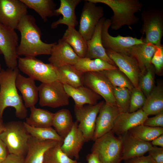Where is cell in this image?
<instances>
[{
	"mask_svg": "<svg viewBox=\"0 0 163 163\" xmlns=\"http://www.w3.org/2000/svg\"><path fill=\"white\" fill-rule=\"evenodd\" d=\"M148 116L156 115L163 111V88L160 83L154 87L146 97L141 108Z\"/></svg>",
	"mask_w": 163,
	"mask_h": 163,
	"instance_id": "cell-27",
	"label": "cell"
},
{
	"mask_svg": "<svg viewBox=\"0 0 163 163\" xmlns=\"http://www.w3.org/2000/svg\"><path fill=\"white\" fill-rule=\"evenodd\" d=\"M5 128V124L3 122L2 118H0V134L3 131Z\"/></svg>",
	"mask_w": 163,
	"mask_h": 163,
	"instance_id": "cell-49",
	"label": "cell"
},
{
	"mask_svg": "<svg viewBox=\"0 0 163 163\" xmlns=\"http://www.w3.org/2000/svg\"><path fill=\"white\" fill-rule=\"evenodd\" d=\"M151 143L153 146L163 147V134L155 138Z\"/></svg>",
	"mask_w": 163,
	"mask_h": 163,
	"instance_id": "cell-48",
	"label": "cell"
},
{
	"mask_svg": "<svg viewBox=\"0 0 163 163\" xmlns=\"http://www.w3.org/2000/svg\"><path fill=\"white\" fill-rule=\"evenodd\" d=\"M151 158L157 163H163V147L153 146L148 152Z\"/></svg>",
	"mask_w": 163,
	"mask_h": 163,
	"instance_id": "cell-43",
	"label": "cell"
},
{
	"mask_svg": "<svg viewBox=\"0 0 163 163\" xmlns=\"http://www.w3.org/2000/svg\"><path fill=\"white\" fill-rule=\"evenodd\" d=\"M17 29L20 32L21 39L17 48L18 56L35 57L39 55H50L56 42L48 43L41 39V32L34 17L27 14L20 21Z\"/></svg>",
	"mask_w": 163,
	"mask_h": 163,
	"instance_id": "cell-1",
	"label": "cell"
},
{
	"mask_svg": "<svg viewBox=\"0 0 163 163\" xmlns=\"http://www.w3.org/2000/svg\"><path fill=\"white\" fill-rule=\"evenodd\" d=\"M84 85L102 97L106 103L116 105L113 86L101 71L84 73Z\"/></svg>",
	"mask_w": 163,
	"mask_h": 163,
	"instance_id": "cell-13",
	"label": "cell"
},
{
	"mask_svg": "<svg viewBox=\"0 0 163 163\" xmlns=\"http://www.w3.org/2000/svg\"><path fill=\"white\" fill-rule=\"evenodd\" d=\"M74 66L84 73L100 72L117 68L101 59H91L86 57L80 58Z\"/></svg>",
	"mask_w": 163,
	"mask_h": 163,
	"instance_id": "cell-33",
	"label": "cell"
},
{
	"mask_svg": "<svg viewBox=\"0 0 163 163\" xmlns=\"http://www.w3.org/2000/svg\"><path fill=\"white\" fill-rule=\"evenodd\" d=\"M27 8L37 13L45 22L47 18L59 15L56 12V5L53 0H21Z\"/></svg>",
	"mask_w": 163,
	"mask_h": 163,
	"instance_id": "cell-30",
	"label": "cell"
},
{
	"mask_svg": "<svg viewBox=\"0 0 163 163\" xmlns=\"http://www.w3.org/2000/svg\"><path fill=\"white\" fill-rule=\"evenodd\" d=\"M57 69L58 80L63 85L75 88L84 85V73L77 69L74 66L65 65Z\"/></svg>",
	"mask_w": 163,
	"mask_h": 163,
	"instance_id": "cell-28",
	"label": "cell"
},
{
	"mask_svg": "<svg viewBox=\"0 0 163 163\" xmlns=\"http://www.w3.org/2000/svg\"><path fill=\"white\" fill-rule=\"evenodd\" d=\"M27 9L21 0H0V23L17 29L21 19L27 14Z\"/></svg>",
	"mask_w": 163,
	"mask_h": 163,
	"instance_id": "cell-14",
	"label": "cell"
},
{
	"mask_svg": "<svg viewBox=\"0 0 163 163\" xmlns=\"http://www.w3.org/2000/svg\"><path fill=\"white\" fill-rule=\"evenodd\" d=\"M50 55L49 61L56 68L68 65L74 66L80 58L72 47L61 39L53 46Z\"/></svg>",
	"mask_w": 163,
	"mask_h": 163,
	"instance_id": "cell-17",
	"label": "cell"
},
{
	"mask_svg": "<svg viewBox=\"0 0 163 163\" xmlns=\"http://www.w3.org/2000/svg\"><path fill=\"white\" fill-rule=\"evenodd\" d=\"M18 37L15 30L0 23V53L3 55L8 69H11L18 66Z\"/></svg>",
	"mask_w": 163,
	"mask_h": 163,
	"instance_id": "cell-10",
	"label": "cell"
},
{
	"mask_svg": "<svg viewBox=\"0 0 163 163\" xmlns=\"http://www.w3.org/2000/svg\"><path fill=\"white\" fill-rule=\"evenodd\" d=\"M75 163H82L80 162H78L77 161L76 162H75Z\"/></svg>",
	"mask_w": 163,
	"mask_h": 163,
	"instance_id": "cell-51",
	"label": "cell"
},
{
	"mask_svg": "<svg viewBox=\"0 0 163 163\" xmlns=\"http://www.w3.org/2000/svg\"><path fill=\"white\" fill-rule=\"evenodd\" d=\"M25 126L30 135L40 140H53L63 141L64 139L51 127H36L30 126L24 122Z\"/></svg>",
	"mask_w": 163,
	"mask_h": 163,
	"instance_id": "cell-35",
	"label": "cell"
},
{
	"mask_svg": "<svg viewBox=\"0 0 163 163\" xmlns=\"http://www.w3.org/2000/svg\"><path fill=\"white\" fill-rule=\"evenodd\" d=\"M110 24V19L106 18L102 28L101 41L105 49L128 55L129 49L132 46L145 43L144 38L143 37L138 39L130 36L123 37L119 34L117 37L111 36L108 32Z\"/></svg>",
	"mask_w": 163,
	"mask_h": 163,
	"instance_id": "cell-9",
	"label": "cell"
},
{
	"mask_svg": "<svg viewBox=\"0 0 163 163\" xmlns=\"http://www.w3.org/2000/svg\"><path fill=\"white\" fill-rule=\"evenodd\" d=\"M104 102L102 101L94 105L74 107L75 114L78 122V127L82 133L85 142L92 140L96 118Z\"/></svg>",
	"mask_w": 163,
	"mask_h": 163,
	"instance_id": "cell-11",
	"label": "cell"
},
{
	"mask_svg": "<svg viewBox=\"0 0 163 163\" xmlns=\"http://www.w3.org/2000/svg\"><path fill=\"white\" fill-rule=\"evenodd\" d=\"M30 115L26 119L25 122L27 124L36 127H48L52 126L54 113L35 106L30 107Z\"/></svg>",
	"mask_w": 163,
	"mask_h": 163,
	"instance_id": "cell-32",
	"label": "cell"
},
{
	"mask_svg": "<svg viewBox=\"0 0 163 163\" xmlns=\"http://www.w3.org/2000/svg\"><path fill=\"white\" fill-rule=\"evenodd\" d=\"M64 87L67 94L73 99L76 107H81L87 104L95 105L101 98L100 96L84 85L75 88L64 85Z\"/></svg>",
	"mask_w": 163,
	"mask_h": 163,
	"instance_id": "cell-26",
	"label": "cell"
},
{
	"mask_svg": "<svg viewBox=\"0 0 163 163\" xmlns=\"http://www.w3.org/2000/svg\"><path fill=\"white\" fill-rule=\"evenodd\" d=\"M8 151L6 145L0 139V163L6 159L8 155Z\"/></svg>",
	"mask_w": 163,
	"mask_h": 163,
	"instance_id": "cell-46",
	"label": "cell"
},
{
	"mask_svg": "<svg viewBox=\"0 0 163 163\" xmlns=\"http://www.w3.org/2000/svg\"><path fill=\"white\" fill-rule=\"evenodd\" d=\"M143 125L152 127H163V111L153 117H148Z\"/></svg>",
	"mask_w": 163,
	"mask_h": 163,
	"instance_id": "cell-42",
	"label": "cell"
},
{
	"mask_svg": "<svg viewBox=\"0 0 163 163\" xmlns=\"http://www.w3.org/2000/svg\"><path fill=\"white\" fill-rule=\"evenodd\" d=\"M143 21L140 32L145 34V43H151L157 46L161 43L163 35V10L150 7L143 11L141 14Z\"/></svg>",
	"mask_w": 163,
	"mask_h": 163,
	"instance_id": "cell-7",
	"label": "cell"
},
{
	"mask_svg": "<svg viewBox=\"0 0 163 163\" xmlns=\"http://www.w3.org/2000/svg\"><path fill=\"white\" fill-rule=\"evenodd\" d=\"M95 4L101 3L110 7L113 12L110 19V27L117 30L124 25L138 23L139 18L135 13L141 10L143 4L138 0H88Z\"/></svg>",
	"mask_w": 163,
	"mask_h": 163,
	"instance_id": "cell-3",
	"label": "cell"
},
{
	"mask_svg": "<svg viewBox=\"0 0 163 163\" xmlns=\"http://www.w3.org/2000/svg\"><path fill=\"white\" fill-rule=\"evenodd\" d=\"M74 122L70 111L62 109L54 113L52 126L59 136L64 139L71 130Z\"/></svg>",
	"mask_w": 163,
	"mask_h": 163,
	"instance_id": "cell-31",
	"label": "cell"
},
{
	"mask_svg": "<svg viewBox=\"0 0 163 163\" xmlns=\"http://www.w3.org/2000/svg\"><path fill=\"white\" fill-rule=\"evenodd\" d=\"M19 73L18 67L14 69H2L0 71V118H2L5 109L10 107L15 109L17 118L24 119L27 116V110L15 85L16 79Z\"/></svg>",
	"mask_w": 163,
	"mask_h": 163,
	"instance_id": "cell-2",
	"label": "cell"
},
{
	"mask_svg": "<svg viewBox=\"0 0 163 163\" xmlns=\"http://www.w3.org/2000/svg\"><path fill=\"white\" fill-rule=\"evenodd\" d=\"M82 1L81 0H60L59 7L56 11L62 17L53 22L51 28H56L61 24L66 25L68 27H75L78 24L75 14V9L77 6Z\"/></svg>",
	"mask_w": 163,
	"mask_h": 163,
	"instance_id": "cell-23",
	"label": "cell"
},
{
	"mask_svg": "<svg viewBox=\"0 0 163 163\" xmlns=\"http://www.w3.org/2000/svg\"><path fill=\"white\" fill-rule=\"evenodd\" d=\"M17 67L29 77L42 83H49L58 79L57 68L50 63H44L35 57H19Z\"/></svg>",
	"mask_w": 163,
	"mask_h": 163,
	"instance_id": "cell-6",
	"label": "cell"
},
{
	"mask_svg": "<svg viewBox=\"0 0 163 163\" xmlns=\"http://www.w3.org/2000/svg\"><path fill=\"white\" fill-rule=\"evenodd\" d=\"M107 54L116 66L130 80L134 88H138L142 73L134 59L131 56L105 49Z\"/></svg>",
	"mask_w": 163,
	"mask_h": 163,
	"instance_id": "cell-15",
	"label": "cell"
},
{
	"mask_svg": "<svg viewBox=\"0 0 163 163\" xmlns=\"http://www.w3.org/2000/svg\"><path fill=\"white\" fill-rule=\"evenodd\" d=\"M94 141L91 153L96 155L101 163H121L122 160V142L111 130Z\"/></svg>",
	"mask_w": 163,
	"mask_h": 163,
	"instance_id": "cell-5",
	"label": "cell"
},
{
	"mask_svg": "<svg viewBox=\"0 0 163 163\" xmlns=\"http://www.w3.org/2000/svg\"><path fill=\"white\" fill-rule=\"evenodd\" d=\"M86 160L88 163H101L97 155L92 153L87 155Z\"/></svg>",
	"mask_w": 163,
	"mask_h": 163,
	"instance_id": "cell-47",
	"label": "cell"
},
{
	"mask_svg": "<svg viewBox=\"0 0 163 163\" xmlns=\"http://www.w3.org/2000/svg\"><path fill=\"white\" fill-rule=\"evenodd\" d=\"M155 69L152 64L147 69L146 72L140 77L138 87L147 97L154 87V74Z\"/></svg>",
	"mask_w": 163,
	"mask_h": 163,
	"instance_id": "cell-39",
	"label": "cell"
},
{
	"mask_svg": "<svg viewBox=\"0 0 163 163\" xmlns=\"http://www.w3.org/2000/svg\"><path fill=\"white\" fill-rule=\"evenodd\" d=\"M124 161V163H157L149 155L134 157Z\"/></svg>",
	"mask_w": 163,
	"mask_h": 163,
	"instance_id": "cell-44",
	"label": "cell"
},
{
	"mask_svg": "<svg viewBox=\"0 0 163 163\" xmlns=\"http://www.w3.org/2000/svg\"><path fill=\"white\" fill-rule=\"evenodd\" d=\"M1 163H25V157L9 154L6 159Z\"/></svg>",
	"mask_w": 163,
	"mask_h": 163,
	"instance_id": "cell-45",
	"label": "cell"
},
{
	"mask_svg": "<svg viewBox=\"0 0 163 163\" xmlns=\"http://www.w3.org/2000/svg\"><path fill=\"white\" fill-rule=\"evenodd\" d=\"M62 144L48 149L45 153L43 163H75L77 161L69 158L61 150Z\"/></svg>",
	"mask_w": 163,
	"mask_h": 163,
	"instance_id": "cell-37",
	"label": "cell"
},
{
	"mask_svg": "<svg viewBox=\"0 0 163 163\" xmlns=\"http://www.w3.org/2000/svg\"><path fill=\"white\" fill-rule=\"evenodd\" d=\"M148 116L142 109L133 112L120 113L116 119L112 131L120 136L131 129L143 124Z\"/></svg>",
	"mask_w": 163,
	"mask_h": 163,
	"instance_id": "cell-18",
	"label": "cell"
},
{
	"mask_svg": "<svg viewBox=\"0 0 163 163\" xmlns=\"http://www.w3.org/2000/svg\"><path fill=\"white\" fill-rule=\"evenodd\" d=\"M34 80L26 77L20 73L17 76L15 80L16 87L21 92L24 105L26 108L35 106L39 97L38 88Z\"/></svg>",
	"mask_w": 163,
	"mask_h": 163,
	"instance_id": "cell-25",
	"label": "cell"
},
{
	"mask_svg": "<svg viewBox=\"0 0 163 163\" xmlns=\"http://www.w3.org/2000/svg\"><path fill=\"white\" fill-rule=\"evenodd\" d=\"M81 14L78 31L86 41L90 40L94 33L96 25L103 17V8L96 4L85 0Z\"/></svg>",
	"mask_w": 163,
	"mask_h": 163,
	"instance_id": "cell-12",
	"label": "cell"
},
{
	"mask_svg": "<svg viewBox=\"0 0 163 163\" xmlns=\"http://www.w3.org/2000/svg\"><path fill=\"white\" fill-rule=\"evenodd\" d=\"M101 72L113 87L126 88L131 91L134 88L128 78L118 68Z\"/></svg>",
	"mask_w": 163,
	"mask_h": 163,
	"instance_id": "cell-36",
	"label": "cell"
},
{
	"mask_svg": "<svg viewBox=\"0 0 163 163\" xmlns=\"http://www.w3.org/2000/svg\"><path fill=\"white\" fill-rule=\"evenodd\" d=\"M61 39L72 47L80 58L85 57L87 41L75 27H68Z\"/></svg>",
	"mask_w": 163,
	"mask_h": 163,
	"instance_id": "cell-29",
	"label": "cell"
},
{
	"mask_svg": "<svg viewBox=\"0 0 163 163\" xmlns=\"http://www.w3.org/2000/svg\"><path fill=\"white\" fill-rule=\"evenodd\" d=\"M38 88L39 104L41 106L56 108L69 104L70 97L65 91L64 85L58 80L42 83Z\"/></svg>",
	"mask_w": 163,
	"mask_h": 163,
	"instance_id": "cell-8",
	"label": "cell"
},
{
	"mask_svg": "<svg viewBox=\"0 0 163 163\" xmlns=\"http://www.w3.org/2000/svg\"><path fill=\"white\" fill-rule=\"evenodd\" d=\"M77 121L74 122L72 128L64 139L61 146L62 151L69 158L76 160L79 158V153L85 142L82 132L78 127Z\"/></svg>",
	"mask_w": 163,
	"mask_h": 163,
	"instance_id": "cell-21",
	"label": "cell"
},
{
	"mask_svg": "<svg viewBox=\"0 0 163 163\" xmlns=\"http://www.w3.org/2000/svg\"><path fill=\"white\" fill-rule=\"evenodd\" d=\"M120 113L117 105H111L104 102L96 118L92 140L94 141L112 130L114 122Z\"/></svg>",
	"mask_w": 163,
	"mask_h": 163,
	"instance_id": "cell-16",
	"label": "cell"
},
{
	"mask_svg": "<svg viewBox=\"0 0 163 163\" xmlns=\"http://www.w3.org/2000/svg\"><path fill=\"white\" fill-rule=\"evenodd\" d=\"M151 63L154 66L155 72L159 75L162 74L163 69V46H157L151 59Z\"/></svg>",
	"mask_w": 163,
	"mask_h": 163,
	"instance_id": "cell-41",
	"label": "cell"
},
{
	"mask_svg": "<svg viewBox=\"0 0 163 163\" xmlns=\"http://www.w3.org/2000/svg\"><path fill=\"white\" fill-rule=\"evenodd\" d=\"M128 132L141 140L149 142L163 134V127H152L142 124L131 129Z\"/></svg>",
	"mask_w": 163,
	"mask_h": 163,
	"instance_id": "cell-34",
	"label": "cell"
},
{
	"mask_svg": "<svg viewBox=\"0 0 163 163\" xmlns=\"http://www.w3.org/2000/svg\"><path fill=\"white\" fill-rule=\"evenodd\" d=\"M113 95L120 113L129 112L131 91L126 88L113 87Z\"/></svg>",
	"mask_w": 163,
	"mask_h": 163,
	"instance_id": "cell-38",
	"label": "cell"
},
{
	"mask_svg": "<svg viewBox=\"0 0 163 163\" xmlns=\"http://www.w3.org/2000/svg\"><path fill=\"white\" fill-rule=\"evenodd\" d=\"M105 17L102 18L96 25L91 39L87 41V50L85 57L91 59H99L116 66L106 53L101 41V32Z\"/></svg>",
	"mask_w": 163,
	"mask_h": 163,
	"instance_id": "cell-22",
	"label": "cell"
},
{
	"mask_svg": "<svg viewBox=\"0 0 163 163\" xmlns=\"http://www.w3.org/2000/svg\"><path fill=\"white\" fill-rule=\"evenodd\" d=\"M2 69V68H1V64H0V71Z\"/></svg>",
	"mask_w": 163,
	"mask_h": 163,
	"instance_id": "cell-50",
	"label": "cell"
},
{
	"mask_svg": "<svg viewBox=\"0 0 163 163\" xmlns=\"http://www.w3.org/2000/svg\"><path fill=\"white\" fill-rule=\"evenodd\" d=\"M157 46L151 43H145L134 45L129 49L128 55L136 61L142 75L152 65L151 59Z\"/></svg>",
	"mask_w": 163,
	"mask_h": 163,
	"instance_id": "cell-24",
	"label": "cell"
},
{
	"mask_svg": "<svg viewBox=\"0 0 163 163\" xmlns=\"http://www.w3.org/2000/svg\"><path fill=\"white\" fill-rule=\"evenodd\" d=\"M63 142L53 140H40L30 135L25 163H43L45 152L51 148L62 144Z\"/></svg>",
	"mask_w": 163,
	"mask_h": 163,
	"instance_id": "cell-19",
	"label": "cell"
},
{
	"mask_svg": "<svg viewBox=\"0 0 163 163\" xmlns=\"http://www.w3.org/2000/svg\"><path fill=\"white\" fill-rule=\"evenodd\" d=\"M30 136L24 122L20 121H12L5 124L4 129L0 134V139L6 145L9 154L24 157Z\"/></svg>",
	"mask_w": 163,
	"mask_h": 163,
	"instance_id": "cell-4",
	"label": "cell"
},
{
	"mask_svg": "<svg viewBox=\"0 0 163 163\" xmlns=\"http://www.w3.org/2000/svg\"><path fill=\"white\" fill-rule=\"evenodd\" d=\"M122 142V160L144 155L152 148L150 142L141 140L127 132L120 136Z\"/></svg>",
	"mask_w": 163,
	"mask_h": 163,
	"instance_id": "cell-20",
	"label": "cell"
},
{
	"mask_svg": "<svg viewBox=\"0 0 163 163\" xmlns=\"http://www.w3.org/2000/svg\"><path fill=\"white\" fill-rule=\"evenodd\" d=\"M146 99L143 93L139 87L134 88L131 91L129 112H134L141 109Z\"/></svg>",
	"mask_w": 163,
	"mask_h": 163,
	"instance_id": "cell-40",
	"label": "cell"
}]
</instances>
